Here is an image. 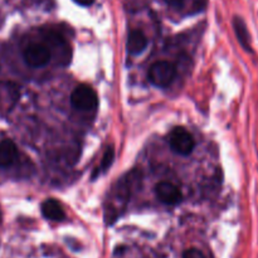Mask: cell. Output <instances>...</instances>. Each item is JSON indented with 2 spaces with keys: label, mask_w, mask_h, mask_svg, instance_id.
<instances>
[{
  "label": "cell",
  "mask_w": 258,
  "mask_h": 258,
  "mask_svg": "<svg viewBox=\"0 0 258 258\" xmlns=\"http://www.w3.org/2000/svg\"><path fill=\"white\" fill-rule=\"evenodd\" d=\"M155 194L159 201L163 202L164 204H168V206H176L183 199L181 191L179 190L178 186L169 183V181H161V183H159L155 186Z\"/></svg>",
  "instance_id": "obj_5"
},
{
  "label": "cell",
  "mask_w": 258,
  "mask_h": 258,
  "mask_svg": "<svg viewBox=\"0 0 258 258\" xmlns=\"http://www.w3.org/2000/svg\"><path fill=\"white\" fill-rule=\"evenodd\" d=\"M184 2H185V0H165L166 4H168L169 7L174 8V9H179V8L183 7Z\"/></svg>",
  "instance_id": "obj_12"
},
{
  "label": "cell",
  "mask_w": 258,
  "mask_h": 258,
  "mask_svg": "<svg viewBox=\"0 0 258 258\" xmlns=\"http://www.w3.org/2000/svg\"><path fill=\"white\" fill-rule=\"evenodd\" d=\"M183 258H206L203 253L197 248H189L184 251Z\"/></svg>",
  "instance_id": "obj_11"
},
{
  "label": "cell",
  "mask_w": 258,
  "mask_h": 258,
  "mask_svg": "<svg viewBox=\"0 0 258 258\" xmlns=\"http://www.w3.org/2000/svg\"><path fill=\"white\" fill-rule=\"evenodd\" d=\"M113 159H115V149H113V146H108L107 150H106V153H105V155H103V158H102L101 166L100 168H97L96 173L93 174V178H96V176H97V174L105 173V171L107 170L111 165H112Z\"/></svg>",
  "instance_id": "obj_10"
},
{
  "label": "cell",
  "mask_w": 258,
  "mask_h": 258,
  "mask_svg": "<svg viewBox=\"0 0 258 258\" xmlns=\"http://www.w3.org/2000/svg\"><path fill=\"white\" fill-rule=\"evenodd\" d=\"M176 68L173 63L168 60H159L150 67L148 78L154 86L160 88L169 87L175 80Z\"/></svg>",
  "instance_id": "obj_1"
},
{
  "label": "cell",
  "mask_w": 258,
  "mask_h": 258,
  "mask_svg": "<svg viewBox=\"0 0 258 258\" xmlns=\"http://www.w3.org/2000/svg\"><path fill=\"white\" fill-rule=\"evenodd\" d=\"M23 57L29 67L39 68L48 64L50 60V52L45 45L39 44V43H30L25 47Z\"/></svg>",
  "instance_id": "obj_4"
},
{
  "label": "cell",
  "mask_w": 258,
  "mask_h": 258,
  "mask_svg": "<svg viewBox=\"0 0 258 258\" xmlns=\"http://www.w3.org/2000/svg\"><path fill=\"white\" fill-rule=\"evenodd\" d=\"M168 140L171 150L179 155H189L196 148V141H194L191 134L184 127H179V126L173 128Z\"/></svg>",
  "instance_id": "obj_2"
},
{
  "label": "cell",
  "mask_w": 258,
  "mask_h": 258,
  "mask_svg": "<svg viewBox=\"0 0 258 258\" xmlns=\"http://www.w3.org/2000/svg\"><path fill=\"white\" fill-rule=\"evenodd\" d=\"M71 103L75 108L81 111L95 110L98 105L97 93L87 85H80L73 90L71 95Z\"/></svg>",
  "instance_id": "obj_3"
},
{
  "label": "cell",
  "mask_w": 258,
  "mask_h": 258,
  "mask_svg": "<svg viewBox=\"0 0 258 258\" xmlns=\"http://www.w3.org/2000/svg\"><path fill=\"white\" fill-rule=\"evenodd\" d=\"M0 221H2V212H0Z\"/></svg>",
  "instance_id": "obj_14"
},
{
  "label": "cell",
  "mask_w": 258,
  "mask_h": 258,
  "mask_svg": "<svg viewBox=\"0 0 258 258\" xmlns=\"http://www.w3.org/2000/svg\"><path fill=\"white\" fill-rule=\"evenodd\" d=\"M17 158V145L12 140L0 141V168H8L13 165Z\"/></svg>",
  "instance_id": "obj_6"
},
{
  "label": "cell",
  "mask_w": 258,
  "mask_h": 258,
  "mask_svg": "<svg viewBox=\"0 0 258 258\" xmlns=\"http://www.w3.org/2000/svg\"><path fill=\"white\" fill-rule=\"evenodd\" d=\"M233 28L242 48H243L244 50H247V52H251V37H249L248 29H247V25L246 23H244V20L239 17H234Z\"/></svg>",
  "instance_id": "obj_9"
},
{
  "label": "cell",
  "mask_w": 258,
  "mask_h": 258,
  "mask_svg": "<svg viewBox=\"0 0 258 258\" xmlns=\"http://www.w3.org/2000/svg\"><path fill=\"white\" fill-rule=\"evenodd\" d=\"M40 211H42L43 217H45L49 221L62 222L66 218L64 211L59 206V203L54 201V199H48V201L43 202Z\"/></svg>",
  "instance_id": "obj_8"
},
{
  "label": "cell",
  "mask_w": 258,
  "mask_h": 258,
  "mask_svg": "<svg viewBox=\"0 0 258 258\" xmlns=\"http://www.w3.org/2000/svg\"><path fill=\"white\" fill-rule=\"evenodd\" d=\"M75 3H77L78 5H82V7H90L95 3V0H73Z\"/></svg>",
  "instance_id": "obj_13"
},
{
  "label": "cell",
  "mask_w": 258,
  "mask_h": 258,
  "mask_svg": "<svg viewBox=\"0 0 258 258\" xmlns=\"http://www.w3.org/2000/svg\"><path fill=\"white\" fill-rule=\"evenodd\" d=\"M148 47V38L141 30H133L127 38V50L130 54L138 55Z\"/></svg>",
  "instance_id": "obj_7"
}]
</instances>
